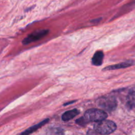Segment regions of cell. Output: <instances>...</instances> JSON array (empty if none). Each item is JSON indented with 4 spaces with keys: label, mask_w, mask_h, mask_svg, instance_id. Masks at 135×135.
<instances>
[{
    "label": "cell",
    "mask_w": 135,
    "mask_h": 135,
    "mask_svg": "<svg viewBox=\"0 0 135 135\" xmlns=\"http://www.w3.org/2000/svg\"><path fill=\"white\" fill-rule=\"evenodd\" d=\"M94 131L101 134H108L113 133L117 129L116 124L109 120H102L96 122L94 126Z\"/></svg>",
    "instance_id": "6da1fadb"
},
{
    "label": "cell",
    "mask_w": 135,
    "mask_h": 135,
    "mask_svg": "<svg viewBox=\"0 0 135 135\" xmlns=\"http://www.w3.org/2000/svg\"><path fill=\"white\" fill-rule=\"evenodd\" d=\"M108 117V114L103 109H90L86 111L83 116L86 123L89 122H98L105 119Z\"/></svg>",
    "instance_id": "7a4b0ae2"
},
{
    "label": "cell",
    "mask_w": 135,
    "mask_h": 135,
    "mask_svg": "<svg viewBox=\"0 0 135 135\" xmlns=\"http://www.w3.org/2000/svg\"><path fill=\"white\" fill-rule=\"evenodd\" d=\"M97 104L103 110L111 112L114 110L117 107V101L115 98L112 96L102 97L98 100Z\"/></svg>",
    "instance_id": "3957f363"
},
{
    "label": "cell",
    "mask_w": 135,
    "mask_h": 135,
    "mask_svg": "<svg viewBox=\"0 0 135 135\" xmlns=\"http://www.w3.org/2000/svg\"><path fill=\"white\" fill-rule=\"evenodd\" d=\"M49 33L48 30H38L34 31L32 34H29L26 38L22 41V44L24 45H27L28 44L31 43V42H35V41L39 40L42 39L44 37L46 36L47 34Z\"/></svg>",
    "instance_id": "277c9868"
},
{
    "label": "cell",
    "mask_w": 135,
    "mask_h": 135,
    "mask_svg": "<svg viewBox=\"0 0 135 135\" xmlns=\"http://www.w3.org/2000/svg\"><path fill=\"white\" fill-rule=\"evenodd\" d=\"M133 64H134L133 61H127L123 62V63L114 65L108 66V67H107L106 68L104 69L103 71H108V70H115V69H119L126 68V67H130V66L133 65Z\"/></svg>",
    "instance_id": "5b68a950"
},
{
    "label": "cell",
    "mask_w": 135,
    "mask_h": 135,
    "mask_svg": "<svg viewBox=\"0 0 135 135\" xmlns=\"http://www.w3.org/2000/svg\"><path fill=\"white\" fill-rule=\"evenodd\" d=\"M104 53L102 51H98L92 57V62L94 65L100 66L102 64L103 59H104Z\"/></svg>",
    "instance_id": "8992f818"
},
{
    "label": "cell",
    "mask_w": 135,
    "mask_h": 135,
    "mask_svg": "<svg viewBox=\"0 0 135 135\" xmlns=\"http://www.w3.org/2000/svg\"><path fill=\"white\" fill-rule=\"evenodd\" d=\"M79 113H80V112L77 109H72V110L67 111L65 113H63V115H62V120L64 121H69V120L72 119L74 117H76V115H78Z\"/></svg>",
    "instance_id": "52a82bcc"
},
{
    "label": "cell",
    "mask_w": 135,
    "mask_h": 135,
    "mask_svg": "<svg viewBox=\"0 0 135 135\" xmlns=\"http://www.w3.org/2000/svg\"><path fill=\"white\" fill-rule=\"evenodd\" d=\"M49 121V119H46L45 120H44L43 121H42V122L39 123L38 124H36V125H34V126L31 127L30 128H29V129H28L27 130L25 131V132H22L21 134H31V133H34V131H36L38 130V129H40V127H42V126H44V125H45V124L47 123V122Z\"/></svg>",
    "instance_id": "ba28073f"
},
{
    "label": "cell",
    "mask_w": 135,
    "mask_h": 135,
    "mask_svg": "<svg viewBox=\"0 0 135 135\" xmlns=\"http://www.w3.org/2000/svg\"><path fill=\"white\" fill-rule=\"evenodd\" d=\"M127 104L130 108H135V90L131 91L127 98Z\"/></svg>",
    "instance_id": "9c48e42d"
}]
</instances>
